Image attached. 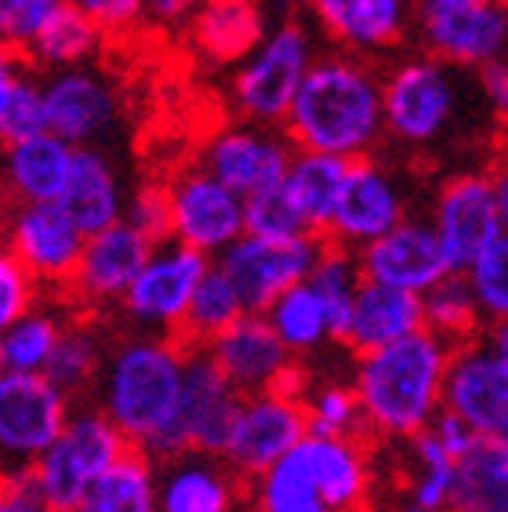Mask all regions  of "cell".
<instances>
[{"mask_svg": "<svg viewBox=\"0 0 508 512\" xmlns=\"http://www.w3.org/2000/svg\"><path fill=\"white\" fill-rule=\"evenodd\" d=\"M0 512H55L48 502H40L30 487L26 469L22 473H0Z\"/></svg>", "mask_w": 508, "mask_h": 512, "instance_id": "cell-51", "label": "cell"}, {"mask_svg": "<svg viewBox=\"0 0 508 512\" xmlns=\"http://www.w3.org/2000/svg\"><path fill=\"white\" fill-rule=\"evenodd\" d=\"M421 324H425L429 335L443 338L447 345H461L487 331L469 287H465V280L458 273H450L447 280H440L432 291L421 295Z\"/></svg>", "mask_w": 508, "mask_h": 512, "instance_id": "cell-40", "label": "cell"}, {"mask_svg": "<svg viewBox=\"0 0 508 512\" xmlns=\"http://www.w3.org/2000/svg\"><path fill=\"white\" fill-rule=\"evenodd\" d=\"M294 149L280 128H265L251 120H233L225 128L211 131L196 149V168L218 178L225 189L247 200L284 182Z\"/></svg>", "mask_w": 508, "mask_h": 512, "instance_id": "cell-15", "label": "cell"}, {"mask_svg": "<svg viewBox=\"0 0 508 512\" xmlns=\"http://www.w3.org/2000/svg\"><path fill=\"white\" fill-rule=\"evenodd\" d=\"M244 483L211 454L157 462V512H240Z\"/></svg>", "mask_w": 508, "mask_h": 512, "instance_id": "cell-26", "label": "cell"}, {"mask_svg": "<svg viewBox=\"0 0 508 512\" xmlns=\"http://www.w3.org/2000/svg\"><path fill=\"white\" fill-rule=\"evenodd\" d=\"M313 59L316 44L305 22L284 19L269 26L265 37L258 40V48L233 69V80H229V99H233L240 120L280 128Z\"/></svg>", "mask_w": 508, "mask_h": 512, "instance_id": "cell-7", "label": "cell"}, {"mask_svg": "<svg viewBox=\"0 0 508 512\" xmlns=\"http://www.w3.org/2000/svg\"><path fill=\"white\" fill-rule=\"evenodd\" d=\"M207 360L229 382L236 396L265 393V389H305V367L291 360L280 338L269 331L262 313H244L218 338L204 345Z\"/></svg>", "mask_w": 508, "mask_h": 512, "instance_id": "cell-18", "label": "cell"}, {"mask_svg": "<svg viewBox=\"0 0 508 512\" xmlns=\"http://www.w3.org/2000/svg\"><path fill=\"white\" fill-rule=\"evenodd\" d=\"M62 4L69 0H0V40L11 51H26Z\"/></svg>", "mask_w": 508, "mask_h": 512, "instance_id": "cell-46", "label": "cell"}, {"mask_svg": "<svg viewBox=\"0 0 508 512\" xmlns=\"http://www.w3.org/2000/svg\"><path fill=\"white\" fill-rule=\"evenodd\" d=\"M207 266L211 262L189 247L171 244V240L157 244L135 273V280L127 284L124 298L117 302L120 316L135 327V335L178 338L189 298H193Z\"/></svg>", "mask_w": 508, "mask_h": 512, "instance_id": "cell-10", "label": "cell"}, {"mask_svg": "<svg viewBox=\"0 0 508 512\" xmlns=\"http://www.w3.org/2000/svg\"><path fill=\"white\" fill-rule=\"evenodd\" d=\"M196 4L200 0H138V11H142V22L153 30L182 33L193 19Z\"/></svg>", "mask_w": 508, "mask_h": 512, "instance_id": "cell-50", "label": "cell"}, {"mask_svg": "<svg viewBox=\"0 0 508 512\" xmlns=\"http://www.w3.org/2000/svg\"><path fill=\"white\" fill-rule=\"evenodd\" d=\"M102 33L95 30V22L88 15H80L73 4H62L44 30L30 40V48L22 51L26 59L37 69H48V73H62V69H77L88 66L91 59L102 48Z\"/></svg>", "mask_w": 508, "mask_h": 512, "instance_id": "cell-36", "label": "cell"}, {"mask_svg": "<svg viewBox=\"0 0 508 512\" xmlns=\"http://www.w3.org/2000/svg\"><path fill=\"white\" fill-rule=\"evenodd\" d=\"M22 62H19V51H11L4 40H0V88L8 84L11 77H15V69H19Z\"/></svg>", "mask_w": 508, "mask_h": 512, "instance_id": "cell-53", "label": "cell"}, {"mask_svg": "<svg viewBox=\"0 0 508 512\" xmlns=\"http://www.w3.org/2000/svg\"><path fill=\"white\" fill-rule=\"evenodd\" d=\"M465 117V77L429 55H403L381 73V124L407 149L440 146Z\"/></svg>", "mask_w": 508, "mask_h": 512, "instance_id": "cell-4", "label": "cell"}, {"mask_svg": "<svg viewBox=\"0 0 508 512\" xmlns=\"http://www.w3.org/2000/svg\"><path fill=\"white\" fill-rule=\"evenodd\" d=\"M447 360L450 345L429 335L425 327L374 353L356 356L349 385L360 407L363 436L403 447L425 433L440 414Z\"/></svg>", "mask_w": 508, "mask_h": 512, "instance_id": "cell-3", "label": "cell"}, {"mask_svg": "<svg viewBox=\"0 0 508 512\" xmlns=\"http://www.w3.org/2000/svg\"><path fill=\"white\" fill-rule=\"evenodd\" d=\"M280 131L298 153H323L345 164L374 157L385 138L378 66L342 51L316 55L294 91Z\"/></svg>", "mask_w": 508, "mask_h": 512, "instance_id": "cell-1", "label": "cell"}, {"mask_svg": "<svg viewBox=\"0 0 508 512\" xmlns=\"http://www.w3.org/2000/svg\"><path fill=\"white\" fill-rule=\"evenodd\" d=\"M323 251L320 237H291V240H262L240 237L215 258V266L233 284L244 313H265L276 298L302 284L313 273Z\"/></svg>", "mask_w": 508, "mask_h": 512, "instance_id": "cell-14", "label": "cell"}, {"mask_svg": "<svg viewBox=\"0 0 508 512\" xmlns=\"http://www.w3.org/2000/svg\"><path fill=\"white\" fill-rule=\"evenodd\" d=\"M298 462L331 512H363L374 494V462L363 436H305Z\"/></svg>", "mask_w": 508, "mask_h": 512, "instance_id": "cell-24", "label": "cell"}, {"mask_svg": "<svg viewBox=\"0 0 508 512\" xmlns=\"http://www.w3.org/2000/svg\"><path fill=\"white\" fill-rule=\"evenodd\" d=\"M37 302H44L33 276L19 266V258L11 255L8 244L0 240V331L11 327L22 313H30Z\"/></svg>", "mask_w": 508, "mask_h": 512, "instance_id": "cell-47", "label": "cell"}, {"mask_svg": "<svg viewBox=\"0 0 508 512\" xmlns=\"http://www.w3.org/2000/svg\"><path fill=\"white\" fill-rule=\"evenodd\" d=\"M69 512H157V462L142 451H127Z\"/></svg>", "mask_w": 508, "mask_h": 512, "instance_id": "cell-34", "label": "cell"}, {"mask_svg": "<svg viewBox=\"0 0 508 512\" xmlns=\"http://www.w3.org/2000/svg\"><path fill=\"white\" fill-rule=\"evenodd\" d=\"M440 411L479 440H508V327L450 345Z\"/></svg>", "mask_w": 508, "mask_h": 512, "instance_id": "cell-5", "label": "cell"}, {"mask_svg": "<svg viewBox=\"0 0 508 512\" xmlns=\"http://www.w3.org/2000/svg\"><path fill=\"white\" fill-rule=\"evenodd\" d=\"M447 512H508V440H472L454 458Z\"/></svg>", "mask_w": 508, "mask_h": 512, "instance_id": "cell-30", "label": "cell"}, {"mask_svg": "<svg viewBox=\"0 0 508 512\" xmlns=\"http://www.w3.org/2000/svg\"><path fill=\"white\" fill-rule=\"evenodd\" d=\"M244 509L247 512H331L323 505L320 491L313 487L298 454H287L265 473L244 483Z\"/></svg>", "mask_w": 508, "mask_h": 512, "instance_id": "cell-38", "label": "cell"}, {"mask_svg": "<svg viewBox=\"0 0 508 512\" xmlns=\"http://www.w3.org/2000/svg\"><path fill=\"white\" fill-rule=\"evenodd\" d=\"M236 400L240 396L218 375L204 349H189L175 425H171L167 451L160 462L178 458V454H211V458H218L225 433H229V422H233Z\"/></svg>", "mask_w": 508, "mask_h": 512, "instance_id": "cell-21", "label": "cell"}, {"mask_svg": "<svg viewBox=\"0 0 508 512\" xmlns=\"http://www.w3.org/2000/svg\"><path fill=\"white\" fill-rule=\"evenodd\" d=\"M0 240L33 276L40 295H66L84 233L59 204H8L0 215Z\"/></svg>", "mask_w": 508, "mask_h": 512, "instance_id": "cell-17", "label": "cell"}, {"mask_svg": "<svg viewBox=\"0 0 508 512\" xmlns=\"http://www.w3.org/2000/svg\"><path fill=\"white\" fill-rule=\"evenodd\" d=\"M425 218L450 269L461 273L479 247L508 233V178L490 171H458L436 189Z\"/></svg>", "mask_w": 508, "mask_h": 512, "instance_id": "cell-8", "label": "cell"}, {"mask_svg": "<svg viewBox=\"0 0 508 512\" xmlns=\"http://www.w3.org/2000/svg\"><path fill=\"white\" fill-rule=\"evenodd\" d=\"M345 168H349V164L338 157L298 153V149H294L291 164H287V175H284V182H280L284 193L291 197L294 211L302 215L305 229L320 240H323V233H327V222H331V211H334V200H338V189H342Z\"/></svg>", "mask_w": 508, "mask_h": 512, "instance_id": "cell-33", "label": "cell"}, {"mask_svg": "<svg viewBox=\"0 0 508 512\" xmlns=\"http://www.w3.org/2000/svg\"><path fill=\"white\" fill-rule=\"evenodd\" d=\"M421 327H425L421 324V298L360 280L334 345L349 349L352 356H363L381 349V345L400 342V338L414 335Z\"/></svg>", "mask_w": 508, "mask_h": 512, "instance_id": "cell-28", "label": "cell"}, {"mask_svg": "<svg viewBox=\"0 0 508 512\" xmlns=\"http://www.w3.org/2000/svg\"><path fill=\"white\" fill-rule=\"evenodd\" d=\"M414 33L421 55L443 62L461 73H476L490 62L505 59L508 8L505 0H476V4H418Z\"/></svg>", "mask_w": 508, "mask_h": 512, "instance_id": "cell-11", "label": "cell"}, {"mask_svg": "<svg viewBox=\"0 0 508 512\" xmlns=\"http://www.w3.org/2000/svg\"><path fill=\"white\" fill-rule=\"evenodd\" d=\"M403 458H407V473H403L396 512H447L454 458L443 451L440 440L425 429L403 444Z\"/></svg>", "mask_w": 508, "mask_h": 512, "instance_id": "cell-35", "label": "cell"}, {"mask_svg": "<svg viewBox=\"0 0 508 512\" xmlns=\"http://www.w3.org/2000/svg\"><path fill=\"white\" fill-rule=\"evenodd\" d=\"M244 233L262 240H291V237H313L305 229L302 215L294 211L291 197L284 186H273L265 193H254L244 200Z\"/></svg>", "mask_w": 508, "mask_h": 512, "instance_id": "cell-45", "label": "cell"}, {"mask_svg": "<svg viewBox=\"0 0 508 512\" xmlns=\"http://www.w3.org/2000/svg\"><path fill=\"white\" fill-rule=\"evenodd\" d=\"M40 84H44L48 131L66 146H98L120 124V91L102 69H62V73H48V80Z\"/></svg>", "mask_w": 508, "mask_h": 512, "instance_id": "cell-20", "label": "cell"}, {"mask_svg": "<svg viewBox=\"0 0 508 512\" xmlns=\"http://www.w3.org/2000/svg\"><path fill=\"white\" fill-rule=\"evenodd\" d=\"M124 178L120 168L109 160V153L102 146L88 149H73V160H69V175L66 186H62L59 200L55 204L69 215V222L91 237L98 229L117 226L124 218Z\"/></svg>", "mask_w": 508, "mask_h": 512, "instance_id": "cell-27", "label": "cell"}, {"mask_svg": "<svg viewBox=\"0 0 508 512\" xmlns=\"http://www.w3.org/2000/svg\"><path fill=\"white\" fill-rule=\"evenodd\" d=\"M313 291L320 295V302L327 306L331 313V324H334V342H338V331H342V320L349 313V302L356 295V287H360V266H356V255L345 251V247H334L323 240V251L316 258L313 273L305 276Z\"/></svg>", "mask_w": 508, "mask_h": 512, "instance_id": "cell-44", "label": "cell"}, {"mask_svg": "<svg viewBox=\"0 0 508 512\" xmlns=\"http://www.w3.org/2000/svg\"><path fill=\"white\" fill-rule=\"evenodd\" d=\"M262 0H200L186 33L189 48L211 69H236L265 37Z\"/></svg>", "mask_w": 508, "mask_h": 512, "instance_id": "cell-25", "label": "cell"}, {"mask_svg": "<svg viewBox=\"0 0 508 512\" xmlns=\"http://www.w3.org/2000/svg\"><path fill=\"white\" fill-rule=\"evenodd\" d=\"M407 215H414L407 186H403V178L385 160L378 157L349 160L323 240L356 255L360 247L378 240L381 233H389Z\"/></svg>", "mask_w": 508, "mask_h": 512, "instance_id": "cell-13", "label": "cell"}, {"mask_svg": "<svg viewBox=\"0 0 508 512\" xmlns=\"http://www.w3.org/2000/svg\"><path fill=\"white\" fill-rule=\"evenodd\" d=\"M106 353H109L106 331L84 313L69 316L59 342L51 349L44 378H48L59 393H66L73 404H84V396L95 393V382H98V375H102Z\"/></svg>", "mask_w": 508, "mask_h": 512, "instance_id": "cell-31", "label": "cell"}, {"mask_svg": "<svg viewBox=\"0 0 508 512\" xmlns=\"http://www.w3.org/2000/svg\"><path fill=\"white\" fill-rule=\"evenodd\" d=\"M153 247L157 244H149L127 222H117V226L84 237L77 269H73L66 287V298L73 302V309L84 316L98 313V309H117L127 284L135 280V273L142 269Z\"/></svg>", "mask_w": 508, "mask_h": 512, "instance_id": "cell-22", "label": "cell"}, {"mask_svg": "<svg viewBox=\"0 0 508 512\" xmlns=\"http://www.w3.org/2000/svg\"><path fill=\"white\" fill-rule=\"evenodd\" d=\"M244 316V306L236 298L233 284L225 280L222 269L211 262L196 284L193 298H189L186 320H182V331H178V342L186 349H204L211 338H218L229 324H236Z\"/></svg>", "mask_w": 508, "mask_h": 512, "instance_id": "cell-39", "label": "cell"}, {"mask_svg": "<svg viewBox=\"0 0 508 512\" xmlns=\"http://www.w3.org/2000/svg\"><path fill=\"white\" fill-rule=\"evenodd\" d=\"M48 117H44V84L33 69L19 66L15 77L0 88V146L22 142V138L44 135Z\"/></svg>", "mask_w": 508, "mask_h": 512, "instance_id": "cell-43", "label": "cell"}, {"mask_svg": "<svg viewBox=\"0 0 508 512\" xmlns=\"http://www.w3.org/2000/svg\"><path fill=\"white\" fill-rule=\"evenodd\" d=\"M127 226L142 233L149 244H164L167 240V193L164 182H142L127 193L124 200V218Z\"/></svg>", "mask_w": 508, "mask_h": 512, "instance_id": "cell-48", "label": "cell"}, {"mask_svg": "<svg viewBox=\"0 0 508 512\" xmlns=\"http://www.w3.org/2000/svg\"><path fill=\"white\" fill-rule=\"evenodd\" d=\"M186 345L160 335H124L109 342L95 382V407L127 440L131 451L160 462L175 425L178 393L186 375Z\"/></svg>", "mask_w": 508, "mask_h": 512, "instance_id": "cell-2", "label": "cell"}, {"mask_svg": "<svg viewBox=\"0 0 508 512\" xmlns=\"http://www.w3.org/2000/svg\"><path fill=\"white\" fill-rule=\"evenodd\" d=\"M356 266H360V276L367 284L392 287V291L414 298H421L454 273L425 215H407L389 233H381L378 240L360 247Z\"/></svg>", "mask_w": 508, "mask_h": 512, "instance_id": "cell-19", "label": "cell"}, {"mask_svg": "<svg viewBox=\"0 0 508 512\" xmlns=\"http://www.w3.org/2000/svg\"><path fill=\"white\" fill-rule=\"evenodd\" d=\"M476 91H479V99L487 102L490 113L505 117L508 113V66H505V59L476 69Z\"/></svg>", "mask_w": 508, "mask_h": 512, "instance_id": "cell-52", "label": "cell"}, {"mask_svg": "<svg viewBox=\"0 0 508 512\" xmlns=\"http://www.w3.org/2000/svg\"><path fill=\"white\" fill-rule=\"evenodd\" d=\"M265 324L280 338L291 360H309V356L323 353L327 345H334V324H331V313L327 306L320 302V295L313 291L309 280L302 284H294L291 291L276 298L273 306L265 309Z\"/></svg>", "mask_w": 508, "mask_h": 512, "instance_id": "cell-32", "label": "cell"}, {"mask_svg": "<svg viewBox=\"0 0 508 512\" xmlns=\"http://www.w3.org/2000/svg\"><path fill=\"white\" fill-rule=\"evenodd\" d=\"M461 280L469 287L472 302H476L483 324H505L508 316V233L479 247L469 258V266L461 269Z\"/></svg>", "mask_w": 508, "mask_h": 512, "instance_id": "cell-41", "label": "cell"}, {"mask_svg": "<svg viewBox=\"0 0 508 512\" xmlns=\"http://www.w3.org/2000/svg\"><path fill=\"white\" fill-rule=\"evenodd\" d=\"M309 436L298 389H265L236 400L233 422L222 440V465L240 483L254 480L269 465L294 451Z\"/></svg>", "mask_w": 508, "mask_h": 512, "instance_id": "cell-9", "label": "cell"}, {"mask_svg": "<svg viewBox=\"0 0 508 512\" xmlns=\"http://www.w3.org/2000/svg\"><path fill=\"white\" fill-rule=\"evenodd\" d=\"M73 146L51 131L0 149V186L11 204H55L66 186Z\"/></svg>", "mask_w": 508, "mask_h": 512, "instance_id": "cell-29", "label": "cell"}, {"mask_svg": "<svg viewBox=\"0 0 508 512\" xmlns=\"http://www.w3.org/2000/svg\"><path fill=\"white\" fill-rule=\"evenodd\" d=\"M167 193V240L215 262L233 240L244 237V200L225 189L204 168L175 171L164 182Z\"/></svg>", "mask_w": 508, "mask_h": 512, "instance_id": "cell-12", "label": "cell"}, {"mask_svg": "<svg viewBox=\"0 0 508 512\" xmlns=\"http://www.w3.org/2000/svg\"><path fill=\"white\" fill-rule=\"evenodd\" d=\"M66 309L37 302L30 313H22L11 327L0 331V360L11 375H44L51 349L66 327Z\"/></svg>", "mask_w": 508, "mask_h": 512, "instance_id": "cell-37", "label": "cell"}, {"mask_svg": "<svg viewBox=\"0 0 508 512\" xmlns=\"http://www.w3.org/2000/svg\"><path fill=\"white\" fill-rule=\"evenodd\" d=\"M414 0H309L316 30L334 51L371 62L374 55L400 48L414 30Z\"/></svg>", "mask_w": 508, "mask_h": 512, "instance_id": "cell-23", "label": "cell"}, {"mask_svg": "<svg viewBox=\"0 0 508 512\" xmlns=\"http://www.w3.org/2000/svg\"><path fill=\"white\" fill-rule=\"evenodd\" d=\"M302 411L309 436H363L360 407H356L352 385L342 382V378L305 382Z\"/></svg>", "mask_w": 508, "mask_h": 512, "instance_id": "cell-42", "label": "cell"}, {"mask_svg": "<svg viewBox=\"0 0 508 512\" xmlns=\"http://www.w3.org/2000/svg\"><path fill=\"white\" fill-rule=\"evenodd\" d=\"M80 15H88L95 22V30L102 37H124L135 26H142V11L138 0H69Z\"/></svg>", "mask_w": 508, "mask_h": 512, "instance_id": "cell-49", "label": "cell"}, {"mask_svg": "<svg viewBox=\"0 0 508 512\" xmlns=\"http://www.w3.org/2000/svg\"><path fill=\"white\" fill-rule=\"evenodd\" d=\"M131 451L124 436L109 425V418L95 404H77L69 411L62 433L51 447L26 469L30 487L40 502H48L55 512H69L77 498L88 491L98 476Z\"/></svg>", "mask_w": 508, "mask_h": 512, "instance_id": "cell-6", "label": "cell"}, {"mask_svg": "<svg viewBox=\"0 0 508 512\" xmlns=\"http://www.w3.org/2000/svg\"><path fill=\"white\" fill-rule=\"evenodd\" d=\"M0 375H4V360H0Z\"/></svg>", "mask_w": 508, "mask_h": 512, "instance_id": "cell-55", "label": "cell"}, {"mask_svg": "<svg viewBox=\"0 0 508 512\" xmlns=\"http://www.w3.org/2000/svg\"><path fill=\"white\" fill-rule=\"evenodd\" d=\"M73 400L44 375H0V473H22L62 433Z\"/></svg>", "mask_w": 508, "mask_h": 512, "instance_id": "cell-16", "label": "cell"}, {"mask_svg": "<svg viewBox=\"0 0 508 512\" xmlns=\"http://www.w3.org/2000/svg\"><path fill=\"white\" fill-rule=\"evenodd\" d=\"M414 4H476V0H414Z\"/></svg>", "mask_w": 508, "mask_h": 512, "instance_id": "cell-54", "label": "cell"}]
</instances>
